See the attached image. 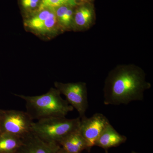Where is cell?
I'll return each mask as SVG.
<instances>
[{"instance_id":"cell-16","label":"cell","mask_w":153,"mask_h":153,"mask_svg":"<svg viewBox=\"0 0 153 153\" xmlns=\"http://www.w3.org/2000/svg\"><path fill=\"white\" fill-rule=\"evenodd\" d=\"M63 4L74 7L76 5L75 0H61Z\"/></svg>"},{"instance_id":"cell-3","label":"cell","mask_w":153,"mask_h":153,"mask_svg":"<svg viewBox=\"0 0 153 153\" xmlns=\"http://www.w3.org/2000/svg\"><path fill=\"white\" fill-rule=\"evenodd\" d=\"M80 118L51 117L33 123V133L44 141L58 144L63 138L79 129Z\"/></svg>"},{"instance_id":"cell-8","label":"cell","mask_w":153,"mask_h":153,"mask_svg":"<svg viewBox=\"0 0 153 153\" xmlns=\"http://www.w3.org/2000/svg\"><path fill=\"white\" fill-rule=\"evenodd\" d=\"M127 138L120 134L111 124L105 128L96 142L95 146L108 150L116 147L126 141Z\"/></svg>"},{"instance_id":"cell-13","label":"cell","mask_w":153,"mask_h":153,"mask_svg":"<svg viewBox=\"0 0 153 153\" xmlns=\"http://www.w3.org/2000/svg\"><path fill=\"white\" fill-rule=\"evenodd\" d=\"M73 7L62 4L55 8V13L61 27L70 28L73 27L74 11Z\"/></svg>"},{"instance_id":"cell-12","label":"cell","mask_w":153,"mask_h":153,"mask_svg":"<svg viewBox=\"0 0 153 153\" xmlns=\"http://www.w3.org/2000/svg\"><path fill=\"white\" fill-rule=\"evenodd\" d=\"M55 11V8L45 7L32 14L33 16L26 22V25L33 30L40 32L44 22Z\"/></svg>"},{"instance_id":"cell-7","label":"cell","mask_w":153,"mask_h":153,"mask_svg":"<svg viewBox=\"0 0 153 153\" xmlns=\"http://www.w3.org/2000/svg\"><path fill=\"white\" fill-rule=\"evenodd\" d=\"M60 147L59 144L46 142L32 133L23 139V144L16 153H57Z\"/></svg>"},{"instance_id":"cell-6","label":"cell","mask_w":153,"mask_h":153,"mask_svg":"<svg viewBox=\"0 0 153 153\" xmlns=\"http://www.w3.org/2000/svg\"><path fill=\"white\" fill-rule=\"evenodd\" d=\"M110 124L108 119L101 113H96L89 118L85 116L80 118L78 130L86 143L87 151L90 152L95 146L99 137Z\"/></svg>"},{"instance_id":"cell-2","label":"cell","mask_w":153,"mask_h":153,"mask_svg":"<svg viewBox=\"0 0 153 153\" xmlns=\"http://www.w3.org/2000/svg\"><path fill=\"white\" fill-rule=\"evenodd\" d=\"M26 102L27 111L33 120L51 117H66L74 110L56 88H51L42 95L27 96L14 94Z\"/></svg>"},{"instance_id":"cell-19","label":"cell","mask_w":153,"mask_h":153,"mask_svg":"<svg viewBox=\"0 0 153 153\" xmlns=\"http://www.w3.org/2000/svg\"><path fill=\"white\" fill-rule=\"evenodd\" d=\"M105 153H108V150H105Z\"/></svg>"},{"instance_id":"cell-14","label":"cell","mask_w":153,"mask_h":153,"mask_svg":"<svg viewBox=\"0 0 153 153\" xmlns=\"http://www.w3.org/2000/svg\"><path fill=\"white\" fill-rule=\"evenodd\" d=\"M43 0H21V4L25 10L33 14L42 9Z\"/></svg>"},{"instance_id":"cell-9","label":"cell","mask_w":153,"mask_h":153,"mask_svg":"<svg viewBox=\"0 0 153 153\" xmlns=\"http://www.w3.org/2000/svg\"><path fill=\"white\" fill-rule=\"evenodd\" d=\"M94 10L91 4L80 5L74 11L73 27L79 30L90 27L93 22Z\"/></svg>"},{"instance_id":"cell-1","label":"cell","mask_w":153,"mask_h":153,"mask_svg":"<svg viewBox=\"0 0 153 153\" xmlns=\"http://www.w3.org/2000/svg\"><path fill=\"white\" fill-rule=\"evenodd\" d=\"M151 86L140 68L132 66H120L111 71L106 79L103 103L118 105L142 101L145 91Z\"/></svg>"},{"instance_id":"cell-10","label":"cell","mask_w":153,"mask_h":153,"mask_svg":"<svg viewBox=\"0 0 153 153\" xmlns=\"http://www.w3.org/2000/svg\"><path fill=\"white\" fill-rule=\"evenodd\" d=\"M58 144L68 153H81L85 150L87 151L86 143L78 129L63 138Z\"/></svg>"},{"instance_id":"cell-20","label":"cell","mask_w":153,"mask_h":153,"mask_svg":"<svg viewBox=\"0 0 153 153\" xmlns=\"http://www.w3.org/2000/svg\"><path fill=\"white\" fill-rule=\"evenodd\" d=\"M131 153H137L136 152H134V151H132V152H131Z\"/></svg>"},{"instance_id":"cell-15","label":"cell","mask_w":153,"mask_h":153,"mask_svg":"<svg viewBox=\"0 0 153 153\" xmlns=\"http://www.w3.org/2000/svg\"><path fill=\"white\" fill-rule=\"evenodd\" d=\"M63 4L61 0H43L42 7H50L55 8Z\"/></svg>"},{"instance_id":"cell-11","label":"cell","mask_w":153,"mask_h":153,"mask_svg":"<svg viewBox=\"0 0 153 153\" xmlns=\"http://www.w3.org/2000/svg\"><path fill=\"white\" fill-rule=\"evenodd\" d=\"M23 144V139L11 134L0 133V153H16Z\"/></svg>"},{"instance_id":"cell-5","label":"cell","mask_w":153,"mask_h":153,"mask_svg":"<svg viewBox=\"0 0 153 153\" xmlns=\"http://www.w3.org/2000/svg\"><path fill=\"white\" fill-rule=\"evenodd\" d=\"M55 88L66 97L68 103L77 111L81 118L85 116L88 107L87 88L84 82H55Z\"/></svg>"},{"instance_id":"cell-4","label":"cell","mask_w":153,"mask_h":153,"mask_svg":"<svg viewBox=\"0 0 153 153\" xmlns=\"http://www.w3.org/2000/svg\"><path fill=\"white\" fill-rule=\"evenodd\" d=\"M34 121L26 111L0 109V131L23 139L33 133Z\"/></svg>"},{"instance_id":"cell-21","label":"cell","mask_w":153,"mask_h":153,"mask_svg":"<svg viewBox=\"0 0 153 153\" xmlns=\"http://www.w3.org/2000/svg\"><path fill=\"white\" fill-rule=\"evenodd\" d=\"M0 133H1V131H0Z\"/></svg>"},{"instance_id":"cell-17","label":"cell","mask_w":153,"mask_h":153,"mask_svg":"<svg viewBox=\"0 0 153 153\" xmlns=\"http://www.w3.org/2000/svg\"><path fill=\"white\" fill-rule=\"evenodd\" d=\"M93 0H75L76 5L84 4H91Z\"/></svg>"},{"instance_id":"cell-18","label":"cell","mask_w":153,"mask_h":153,"mask_svg":"<svg viewBox=\"0 0 153 153\" xmlns=\"http://www.w3.org/2000/svg\"><path fill=\"white\" fill-rule=\"evenodd\" d=\"M57 153H68L67 152H66V151L64 150V149L60 147L59 149H58V150H57Z\"/></svg>"}]
</instances>
